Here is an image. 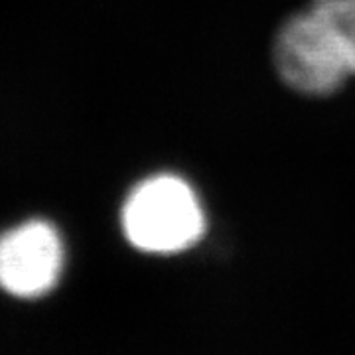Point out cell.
Returning <instances> with one entry per match:
<instances>
[{
  "label": "cell",
  "instance_id": "1",
  "mask_svg": "<svg viewBox=\"0 0 355 355\" xmlns=\"http://www.w3.org/2000/svg\"><path fill=\"white\" fill-rule=\"evenodd\" d=\"M125 237L139 251L174 254L191 249L205 233V211L184 178L156 174L142 180L123 203Z\"/></svg>",
  "mask_w": 355,
  "mask_h": 355
},
{
  "label": "cell",
  "instance_id": "2",
  "mask_svg": "<svg viewBox=\"0 0 355 355\" xmlns=\"http://www.w3.org/2000/svg\"><path fill=\"white\" fill-rule=\"evenodd\" d=\"M275 65L288 87L310 97L334 95L354 76L338 40L310 6L280 26Z\"/></svg>",
  "mask_w": 355,
  "mask_h": 355
},
{
  "label": "cell",
  "instance_id": "3",
  "mask_svg": "<svg viewBox=\"0 0 355 355\" xmlns=\"http://www.w3.org/2000/svg\"><path fill=\"white\" fill-rule=\"evenodd\" d=\"M58 229L32 219L0 235V286L18 298H38L58 284L64 270Z\"/></svg>",
  "mask_w": 355,
  "mask_h": 355
},
{
  "label": "cell",
  "instance_id": "4",
  "mask_svg": "<svg viewBox=\"0 0 355 355\" xmlns=\"http://www.w3.org/2000/svg\"><path fill=\"white\" fill-rule=\"evenodd\" d=\"M310 8L330 28L355 76V0H312Z\"/></svg>",
  "mask_w": 355,
  "mask_h": 355
}]
</instances>
